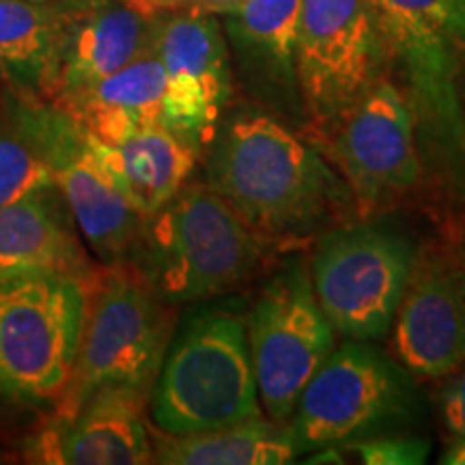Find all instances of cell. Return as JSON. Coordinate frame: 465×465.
<instances>
[{
    "instance_id": "6da1fadb",
    "label": "cell",
    "mask_w": 465,
    "mask_h": 465,
    "mask_svg": "<svg viewBox=\"0 0 465 465\" xmlns=\"http://www.w3.org/2000/svg\"><path fill=\"white\" fill-rule=\"evenodd\" d=\"M207 185L274 246L325 229L353 205L345 179L263 110H240L218 124Z\"/></svg>"
},
{
    "instance_id": "7a4b0ae2",
    "label": "cell",
    "mask_w": 465,
    "mask_h": 465,
    "mask_svg": "<svg viewBox=\"0 0 465 465\" xmlns=\"http://www.w3.org/2000/svg\"><path fill=\"white\" fill-rule=\"evenodd\" d=\"M270 246L216 190L185 183L153 216L143 218L134 265L162 300L183 304L231 293L257 272Z\"/></svg>"
},
{
    "instance_id": "3957f363",
    "label": "cell",
    "mask_w": 465,
    "mask_h": 465,
    "mask_svg": "<svg viewBox=\"0 0 465 465\" xmlns=\"http://www.w3.org/2000/svg\"><path fill=\"white\" fill-rule=\"evenodd\" d=\"M83 284V332L65 386L54 399V422L74 418L104 386L151 392L173 339L168 302L136 265H104L91 270Z\"/></svg>"
},
{
    "instance_id": "277c9868",
    "label": "cell",
    "mask_w": 465,
    "mask_h": 465,
    "mask_svg": "<svg viewBox=\"0 0 465 465\" xmlns=\"http://www.w3.org/2000/svg\"><path fill=\"white\" fill-rule=\"evenodd\" d=\"M151 391V418L166 435L261 418L246 322L220 308L192 312L168 342Z\"/></svg>"
},
{
    "instance_id": "5b68a950",
    "label": "cell",
    "mask_w": 465,
    "mask_h": 465,
    "mask_svg": "<svg viewBox=\"0 0 465 465\" xmlns=\"http://www.w3.org/2000/svg\"><path fill=\"white\" fill-rule=\"evenodd\" d=\"M422 416L414 375L366 341L334 347L302 391L293 411L298 457L325 446L410 431Z\"/></svg>"
},
{
    "instance_id": "8992f818",
    "label": "cell",
    "mask_w": 465,
    "mask_h": 465,
    "mask_svg": "<svg viewBox=\"0 0 465 465\" xmlns=\"http://www.w3.org/2000/svg\"><path fill=\"white\" fill-rule=\"evenodd\" d=\"M84 317V284L67 274L0 282V397L48 403L61 394Z\"/></svg>"
},
{
    "instance_id": "52a82bcc",
    "label": "cell",
    "mask_w": 465,
    "mask_h": 465,
    "mask_svg": "<svg viewBox=\"0 0 465 465\" xmlns=\"http://www.w3.org/2000/svg\"><path fill=\"white\" fill-rule=\"evenodd\" d=\"M416 259L414 242L383 224H345L325 232L311 281L336 334L380 341L391 332Z\"/></svg>"
},
{
    "instance_id": "ba28073f",
    "label": "cell",
    "mask_w": 465,
    "mask_h": 465,
    "mask_svg": "<svg viewBox=\"0 0 465 465\" xmlns=\"http://www.w3.org/2000/svg\"><path fill=\"white\" fill-rule=\"evenodd\" d=\"M295 65L306 119L325 132L392 65L373 0H302Z\"/></svg>"
},
{
    "instance_id": "9c48e42d",
    "label": "cell",
    "mask_w": 465,
    "mask_h": 465,
    "mask_svg": "<svg viewBox=\"0 0 465 465\" xmlns=\"http://www.w3.org/2000/svg\"><path fill=\"white\" fill-rule=\"evenodd\" d=\"M246 328L261 405L274 422H287L306 383L336 347V330L319 306L304 261L267 281Z\"/></svg>"
},
{
    "instance_id": "30bf717a",
    "label": "cell",
    "mask_w": 465,
    "mask_h": 465,
    "mask_svg": "<svg viewBox=\"0 0 465 465\" xmlns=\"http://www.w3.org/2000/svg\"><path fill=\"white\" fill-rule=\"evenodd\" d=\"M323 134L330 158L362 216L391 205L422 182L424 160L414 114L388 75Z\"/></svg>"
},
{
    "instance_id": "8fae6325",
    "label": "cell",
    "mask_w": 465,
    "mask_h": 465,
    "mask_svg": "<svg viewBox=\"0 0 465 465\" xmlns=\"http://www.w3.org/2000/svg\"><path fill=\"white\" fill-rule=\"evenodd\" d=\"M155 56L166 75L162 125L201 151L232 95L229 48L212 14L179 9L158 17Z\"/></svg>"
},
{
    "instance_id": "7c38bea8",
    "label": "cell",
    "mask_w": 465,
    "mask_h": 465,
    "mask_svg": "<svg viewBox=\"0 0 465 465\" xmlns=\"http://www.w3.org/2000/svg\"><path fill=\"white\" fill-rule=\"evenodd\" d=\"M391 330L397 360L414 377L441 380L465 364V265L457 254L418 252Z\"/></svg>"
},
{
    "instance_id": "4fadbf2b",
    "label": "cell",
    "mask_w": 465,
    "mask_h": 465,
    "mask_svg": "<svg viewBox=\"0 0 465 465\" xmlns=\"http://www.w3.org/2000/svg\"><path fill=\"white\" fill-rule=\"evenodd\" d=\"M45 143L54 185L104 265L132 254L143 218L114 188L95 149L72 116L45 102Z\"/></svg>"
},
{
    "instance_id": "5bb4252c",
    "label": "cell",
    "mask_w": 465,
    "mask_h": 465,
    "mask_svg": "<svg viewBox=\"0 0 465 465\" xmlns=\"http://www.w3.org/2000/svg\"><path fill=\"white\" fill-rule=\"evenodd\" d=\"M158 17L141 14L124 0L61 11L54 52L42 84V100L54 102L86 89L147 54L153 48Z\"/></svg>"
},
{
    "instance_id": "9a60e30c",
    "label": "cell",
    "mask_w": 465,
    "mask_h": 465,
    "mask_svg": "<svg viewBox=\"0 0 465 465\" xmlns=\"http://www.w3.org/2000/svg\"><path fill=\"white\" fill-rule=\"evenodd\" d=\"M149 392L132 386H104L78 414L54 422L35 440L33 459L65 465H141L153 461L144 403Z\"/></svg>"
},
{
    "instance_id": "2e32d148",
    "label": "cell",
    "mask_w": 465,
    "mask_h": 465,
    "mask_svg": "<svg viewBox=\"0 0 465 465\" xmlns=\"http://www.w3.org/2000/svg\"><path fill=\"white\" fill-rule=\"evenodd\" d=\"M302 0H243L226 31L252 95L291 124L306 119L298 83V25Z\"/></svg>"
},
{
    "instance_id": "e0dca14e",
    "label": "cell",
    "mask_w": 465,
    "mask_h": 465,
    "mask_svg": "<svg viewBox=\"0 0 465 465\" xmlns=\"http://www.w3.org/2000/svg\"><path fill=\"white\" fill-rule=\"evenodd\" d=\"M166 75L153 50L100 83L50 102L72 116L91 138L114 144L132 134L162 125Z\"/></svg>"
},
{
    "instance_id": "ac0fdd59",
    "label": "cell",
    "mask_w": 465,
    "mask_h": 465,
    "mask_svg": "<svg viewBox=\"0 0 465 465\" xmlns=\"http://www.w3.org/2000/svg\"><path fill=\"white\" fill-rule=\"evenodd\" d=\"M89 141L110 182L141 218L153 216L188 183L199 158V151L164 125L147 127L114 144L91 136Z\"/></svg>"
},
{
    "instance_id": "d6986e66",
    "label": "cell",
    "mask_w": 465,
    "mask_h": 465,
    "mask_svg": "<svg viewBox=\"0 0 465 465\" xmlns=\"http://www.w3.org/2000/svg\"><path fill=\"white\" fill-rule=\"evenodd\" d=\"M91 270L50 190L0 207V282L33 274L84 281Z\"/></svg>"
},
{
    "instance_id": "ffe728a7",
    "label": "cell",
    "mask_w": 465,
    "mask_h": 465,
    "mask_svg": "<svg viewBox=\"0 0 465 465\" xmlns=\"http://www.w3.org/2000/svg\"><path fill=\"white\" fill-rule=\"evenodd\" d=\"M298 457L291 429L263 418L188 435L160 433L153 461L168 465H282Z\"/></svg>"
},
{
    "instance_id": "44dd1931",
    "label": "cell",
    "mask_w": 465,
    "mask_h": 465,
    "mask_svg": "<svg viewBox=\"0 0 465 465\" xmlns=\"http://www.w3.org/2000/svg\"><path fill=\"white\" fill-rule=\"evenodd\" d=\"M52 188L45 100L9 93L0 113V207Z\"/></svg>"
},
{
    "instance_id": "7402d4cb",
    "label": "cell",
    "mask_w": 465,
    "mask_h": 465,
    "mask_svg": "<svg viewBox=\"0 0 465 465\" xmlns=\"http://www.w3.org/2000/svg\"><path fill=\"white\" fill-rule=\"evenodd\" d=\"M61 9L42 0H0V80L17 95L42 97Z\"/></svg>"
},
{
    "instance_id": "603a6c76",
    "label": "cell",
    "mask_w": 465,
    "mask_h": 465,
    "mask_svg": "<svg viewBox=\"0 0 465 465\" xmlns=\"http://www.w3.org/2000/svg\"><path fill=\"white\" fill-rule=\"evenodd\" d=\"M377 14L441 35L465 50V0H373Z\"/></svg>"
},
{
    "instance_id": "cb8c5ba5",
    "label": "cell",
    "mask_w": 465,
    "mask_h": 465,
    "mask_svg": "<svg viewBox=\"0 0 465 465\" xmlns=\"http://www.w3.org/2000/svg\"><path fill=\"white\" fill-rule=\"evenodd\" d=\"M360 461L369 465H418L427 461L431 452V441L414 433H388L380 438H369L347 444Z\"/></svg>"
},
{
    "instance_id": "d4e9b609",
    "label": "cell",
    "mask_w": 465,
    "mask_h": 465,
    "mask_svg": "<svg viewBox=\"0 0 465 465\" xmlns=\"http://www.w3.org/2000/svg\"><path fill=\"white\" fill-rule=\"evenodd\" d=\"M438 410L444 429L452 438L465 440V364L452 371L450 375L441 377Z\"/></svg>"
},
{
    "instance_id": "484cf974",
    "label": "cell",
    "mask_w": 465,
    "mask_h": 465,
    "mask_svg": "<svg viewBox=\"0 0 465 465\" xmlns=\"http://www.w3.org/2000/svg\"><path fill=\"white\" fill-rule=\"evenodd\" d=\"M124 3L151 17H158L162 14H171V11L190 7V0H124Z\"/></svg>"
},
{
    "instance_id": "4316f807",
    "label": "cell",
    "mask_w": 465,
    "mask_h": 465,
    "mask_svg": "<svg viewBox=\"0 0 465 465\" xmlns=\"http://www.w3.org/2000/svg\"><path fill=\"white\" fill-rule=\"evenodd\" d=\"M243 0H190V9L205 11V14H224L229 15L231 11H235Z\"/></svg>"
},
{
    "instance_id": "83f0119b",
    "label": "cell",
    "mask_w": 465,
    "mask_h": 465,
    "mask_svg": "<svg viewBox=\"0 0 465 465\" xmlns=\"http://www.w3.org/2000/svg\"><path fill=\"white\" fill-rule=\"evenodd\" d=\"M440 461L446 465H465V440L452 438L449 449L444 450V455H441Z\"/></svg>"
},
{
    "instance_id": "f1b7e54d",
    "label": "cell",
    "mask_w": 465,
    "mask_h": 465,
    "mask_svg": "<svg viewBox=\"0 0 465 465\" xmlns=\"http://www.w3.org/2000/svg\"><path fill=\"white\" fill-rule=\"evenodd\" d=\"M42 3L54 5V7L61 11H78V9L95 7V5L110 3V0H42Z\"/></svg>"
},
{
    "instance_id": "f546056e",
    "label": "cell",
    "mask_w": 465,
    "mask_h": 465,
    "mask_svg": "<svg viewBox=\"0 0 465 465\" xmlns=\"http://www.w3.org/2000/svg\"><path fill=\"white\" fill-rule=\"evenodd\" d=\"M457 257L461 259V263L465 265V232H463V237H461V246H459V252H457Z\"/></svg>"
}]
</instances>
